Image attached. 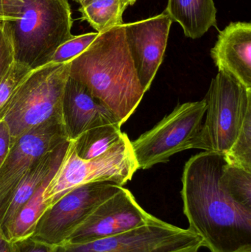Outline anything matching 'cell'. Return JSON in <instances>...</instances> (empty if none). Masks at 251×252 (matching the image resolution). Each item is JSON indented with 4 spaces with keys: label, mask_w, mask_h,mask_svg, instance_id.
I'll return each instance as SVG.
<instances>
[{
    "label": "cell",
    "mask_w": 251,
    "mask_h": 252,
    "mask_svg": "<svg viewBox=\"0 0 251 252\" xmlns=\"http://www.w3.org/2000/svg\"><path fill=\"white\" fill-rule=\"evenodd\" d=\"M12 243L13 252H56V246L37 241L31 236Z\"/></svg>",
    "instance_id": "cell-24"
},
{
    "label": "cell",
    "mask_w": 251,
    "mask_h": 252,
    "mask_svg": "<svg viewBox=\"0 0 251 252\" xmlns=\"http://www.w3.org/2000/svg\"><path fill=\"white\" fill-rule=\"evenodd\" d=\"M63 123L52 121L13 139L0 167V228L16 189L35 161L68 142Z\"/></svg>",
    "instance_id": "cell-10"
},
{
    "label": "cell",
    "mask_w": 251,
    "mask_h": 252,
    "mask_svg": "<svg viewBox=\"0 0 251 252\" xmlns=\"http://www.w3.org/2000/svg\"><path fill=\"white\" fill-rule=\"evenodd\" d=\"M197 252L192 251V252Z\"/></svg>",
    "instance_id": "cell-32"
},
{
    "label": "cell",
    "mask_w": 251,
    "mask_h": 252,
    "mask_svg": "<svg viewBox=\"0 0 251 252\" xmlns=\"http://www.w3.org/2000/svg\"><path fill=\"white\" fill-rule=\"evenodd\" d=\"M165 11L172 22L183 28L188 38L203 36L212 27H217V9L213 0H168Z\"/></svg>",
    "instance_id": "cell-15"
},
{
    "label": "cell",
    "mask_w": 251,
    "mask_h": 252,
    "mask_svg": "<svg viewBox=\"0 0 251 252\" xmlns=\"http://www.w3.org/2000/svg\"><path fill=\"white\" fill-rule=\"evenodd\" d=\"M1 26H2V22H0V30H1Z\"/></svg>",
    "instance_id": "cell-31"
},
{
    "label": "cell",
    "mask_w": 251,
    "mask_h": 252,
    "mask_svg": "<svg viewBox=\"0 0 251 252\" xmlns=\"http://www.w3.org/2000/svg\"><path fill=\"white\" fill-rule=\"evenodd\" d=\"M122 188L110 182L81 185L47 209L31 238L53 246L61 245L103 201Z\"/></svg>",
    "instance_id": "cell-9"
},
{
    "label": "cell",
    "mask_w": 251,
    "mask_h": 252,
    "mask_svg": "<svg viewBox=\"0 0 251 252\" xmlns=\"http://www.w3.org/2000/svg\"><path fill=\"white\" fill-rule=\"evenodd\" d=\"M24 4V0H0V22L19 20Z\"/></svg>",
    "instance_id": "cell-25"
},
{
    "label": "cell",
    "mask_w": 251,
    "mask_h": 252,
    "mask_svg": "<svg viewBox=\"0 0 251 252\" xmlns=\"http://www.w3.org/2000/svg\"><path fill=\"white\" fill-rule=\"evenodd\" d=\"M211 56L218 70L235 77L251 89V24L231 22L220 32Z\"/></svg>",
    "instance_id": "cell-14"
},
{
    "label": "cell",
    "mask_w": 251,
    "mask_h": 252,
    "mask_svg": "<svg viewBox=\"0 0 251 252\" xmlns=\"http://www.w3.org/2000/svg\"><path fill=\"white\" fill-rule=\"evenodd\" d=\"M203 247L201 237L156 218L122 233L84 244L56 246V252H187Z\"/></svg>",
    "instance_id": "cell-8"
},
{
    "label": "cell",
    "mask_w": 251,
    "mask_h": 252,
    "mask_svg": "<svg viewBox=\"0 0 251 252\" xmlns=\"http://www.w3.org/2000/svg\"><path fill=\"white\" fill-rule=\"evenodd\" d=\"M128 6L127 0H91L79 10L83 20L101 32L124 24L123 13Z\"/></svg>",
    "instance_id": "cell-18"
},
{
    "label": "cell",
    "mask_w": 251,
    "mask_h": 252,
    "mask_svg": "<svg viewBox=\"0 0 251 252\" xmlns=\"http://www.w3.org/2000/svg\"><path fill=\"white\" fill-rule=\"evenodd\" d=\"M54 173L41 184L29 201L16 213L13 220L0 229L10 242L32 236L38 220L48 208L44 201V192Z\"/></svg>",
    "instance_id": "cell-16"
},
{
    "label": "cell",
    "mask_w": 251,
    "mask_h": 252,
    "mask_svg": "<svg viewBox=\"0 0 251 252\" xmlns=\"http://www.w3.org/2000/svg\"><path fill=\"white\" fill-rule=\"evenodd\" d=\"M0 252H13V243L7 239L0 231Z\"/></svg>",
    "instance_id": "cell-27"
},
{
    "label": "cell",
    "mask_w": 251,
    "mask_h": 252,
    "mask_svg": "<svg viewBox=\"0 0 251 252\" xmlns=\"http://www.w3.org/2000/svg\"><path fill=\"white\" fill-rule=\"evenodd\" d=\"M74 1H78V0H74Z\"/></svg>",
    "instance_id": "cell-33"
},
{
    "label": "cell",
    "mask_w": 251,
    "mask_h": 252,
    "mask_svg": "<svg viewBox=\"0 0 251 252\" xmlns=\"http://www.w3.org/2000/svg\"><path fill=\"white\" fill-rule=\"evenodd\" d=\"M70 62L35 68L16 93L4 117L13 139L38 126L62 119Z\"/></svg>",
    "instance_id": "cell-5"
},
{
    "label": "cell",
    "mask_w": 251,
    "mask_h": 252,
    "mask_svg": "<svg viewBox=\"0 0 251 252\" xmlns=\"http://www.w3.org/2000/svg\"><path fill=\"white\" fill-rule=\"evenodd\" d=\"M15 61L14 49L9 32L2 23L0 30V81Z\"/></svg>",
    "instance_id": "cell-23"
},
{
    "label": "cell",
    "mask_w": 251,
    "mask_h": 252,
    "mask_svg": "<svg viewBox=\"0 0 251 252\" xmlns=\"http://www.w3.org/2000/svg\"><path fill=\"white\" fill-rule=\"evenodd\" d=\"M206 111V100L178 105L153 128L131 142L139 169L169 161L177 153L192 149Z\"/></svg>",
    "instance_id": "cell-7"
},
{
    "label": "cell",
    "mask_w": 251,
    "mask_h": 252,
    "mask_svg": "<svg viewBox=\"0 0 251 252\" xmlns=\"http://www.w3.org/2000/svg\"><path fill=\"white\" fill-rule=\"evenodd\" d=\"M62 119L69 140L94 127L119 125L113 114L85 86L71 77L63 93Z\"/></svg>",
    "instance_id": "cell-13"
},
{
    "label": "cell",
    "mask_w": 251,
    "mask_h": 252,
    "mask_svg": "<svg viewBox=\"0 0 251 252\" xmlns=\"http://www.w3.org/2000/svg\"><path fill=\"white\" fill-rule=\"evenodd\" d=\"M137 170L131 141L126 133L105 154L88 160L78 157L69 140L61 161L46 187L44 202L50 207L72 189L86 184L110 182L123 187Z\"/></svg>",
    "instance_id": "cell-4"
},
{
    "label": "cell",
    "mask_w": 251,
    "mask_h": 252,
    "mask_svg": "<svg viewBox=\"0 0 251 252\" xmlns=\"http://www.w3.org/2000/svg\"><path fill=\"white\" fill-rule=\"evenodd\" d=\"M123 134L121 126L113 124L90 129L77 139L69 141L78 157L88 160L105 154L122 139Z\"/></svg>",
    "instance_id": "cell-17"
},
{
    "label": "cell",
    "mask_w": 251,
    "mask_h": 252,
    "mask_svg": "<svg viewBox=\"0 0 251 252\" xmlns=\"http://www.w3.org/2000/svg\"><path fill=\"white\" fill-rule=\"evenodd\" d=\"M225 155L204 151L186 163L182 176L184 213L189 229L201 237L211 252H233L251 247V210L223 189Z\"/></svg>",
    "instance_id": "cell-1"
},
{
    "label": "cell",
    "mask_w": 251,
    "mask_h": 252,
    "mask_svg": "<svg viewBox=\"0 0 251 252\" xmlns=\"http://www.w3.org/2000/svg\"><path fill=\"white\" fill-rule=\"evenodd\" d=\"M98 35V32H88L72 35L59 46L49 60L48 63H63L70 62L82 53Z\"/></svg>",
    "instance_id": "cell-22"
},
{
    "label": "cell",
    "mask_w": 251,
    "mask_h": 252,
    "mask_svg": "<svg viewBox=\"0 0 251 252\" xmlns=\"http://www.w3.org/2000/svg\"><path fill=\"white\" fill-rule=\"evenodd\" d=\"M220 182L228 195L240 205L251 210V173L227 161Z\"/></svg>",
    "instance_id": "cell-19"
},
{
    "label": "cell",
    "mask_w": 251,
    "mask_h": 252,
    "mask_svg": "<svg viewBox=\"0 0 251 252\" xmlns=\"http://www.w3.org/2000/svg\"><path fill=\"white\" fill-rule=\"evenodd\" d=\"M22 16L2 22L9 32L15 61L34 69L47 64L56 49L72 36L68 0H24Z\"/></svg>",
    "instance_id": "cell-3"
},
{
    "label": "cell",
    "mask_w": 251,
    "mask_h": 252,
    "mask_svg": "<svg viewBox=\"0 0 251 252\" xmlns=\"http://www.w3.org/2000/svg\"><path fill=\"white\" fill-rule=\"evenodd\" d=\"M172 20L166 11L124 23L127 44L144 91H148L162 64Z\"/></svg>",
    "instance_id": "cell-12"
},
{
    "label": "cell",
    "mask_w": 251,
    "mask_h": 252,
    "mask_svg": "<svg viewBox=\"0 0 251 252\" xmlns=\"http://www.w3.org/2000/svg\"><path fill=\"white\" fill-rule=\"evenodd\" d=\"M205 100L206 118L193 148L225 154L235 142L251 108V89L228 72L219 71Z\"/></svg>",
    "instance_id": "cell-6"
},
{
    "label": "cell",
    "mask_w": 251,
    "mask_h": 252,
    "mask_svg": "<svg viewBox=\"0 0 251 252\" xmlns=\"http://www.w3.org/2000/svg\"><path fill=\"white\" fill-rule=\"evenodd\" d=\"M33 69L14 61L0 81V122L4 117L17 92Z\"/></svg>",
    "instance_id": "cell-20"
},
{
    "label": "cell",
    "mask_w": 251,
    "mask_h": 252,
    "mask_svg": "<svg viewBox=\"0 0 251 252\" xmlns=\"http://www.w3.org/2000/svg\"><path fill=\"white\" fill-rule=\"evenodd\" d=\"M127 1H128L129 6H131L134 5V4H135L136 1H137V0H127Z\"/></svg>",
    "instance_id": "cell-30"
},
{
    "label": "cell",
    "mask_w": 251,
    "mask_h": 252,
    "mask_svg": "<svg viewBox=\"0 0 251 252\" xmlns=\"http://www.w3.org/2000/svg\"><path fill=\"white\" fill-rule=\"evenodd\" d=\"M69 77L85 86L121 126L145 94L127 44L124 24L98 32L94 41L70 61Z\"/></svg>",
    "instance_id": "cell-2"
},
{
    "label": "cell",
    "mask_w": 251,
    "mask_h": 252,
    "mask_svg": "<svg viewBox=\"0 0 251 252\" xmlns=\"http://www.w3.org/2000/svg\"><path fill=\"white\" fill-rule=\"evenodd\" d=\"M90 1H91V0H78L77 2L79 3V4H81V6H83L85 5L87 3L89 2Z\"/></svg>",
    "instance_id": "cell-29"
},
{
    "label": "cell",
    "mask_w": 251,
    "mask_h": 252,
    "mask_svg": "<svg viewBox=\"0 0 251 252\" xmlns=\"http://www.w3.org/2000/svg\"><path fill=\"white\" fill-rule=\"evenodd\" d=\"M233 252H251V247H243V248L236 250V251Z\"/></svg>",
    "instance_id": "cell-28"
},
{
    "label": "cell",
    "mask_w": 251,
    "mask_h": 252,
    "mask_svg": "<svg viewBox=\"0 0 251 252\" xmlns=\"http://www.w3.org/2000/svg\"><path fill=\"white\" fill-rule=\"evenodd\" d=\"M224 155L228 164L251 173V108L248 111L235 142Z\"/></svg>",
    "instance_id": "cell-21"
},
{
    "label": "cell",
    "mask_w": 251,
    "mask_h": 252,
    "mask_svg": "<svg viewBox=\"0 0 251 252\" xmlns=\"http://www.w3.org/2000/svg\"><path fill=\"white\" fill-rule=\"evenodd\" d=\"M13 139L11 137L8 127L4 121L0 122V167L4 162L13 145Z\"/></svg>",
    "instance_id": "cell-26"
},
{
    "label": "cell",
    "mask_w": 251,
    "mask_h": 252,
    "mask_svg": "<svg viewBox=\"0 0 251 252\" xmlns=\"http://www.w3.org/2000/svg\"><path fill=\"white\" fill-rule=\"evenodd\" d=\"M156 219L137 203L129 189L122 187L100 204L63 244H84L109 238L147 224Z\"/></svg>",
    "instance_id": "cell-11"
}]
</instances>
